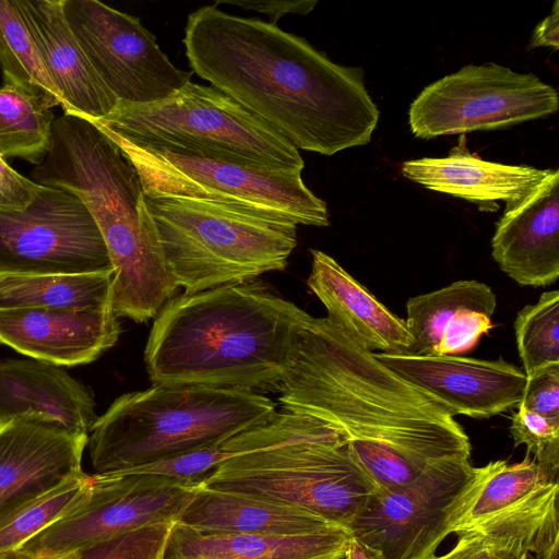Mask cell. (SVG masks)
<instances>
[{
	"label": "cell",
	"instance_id": "cell-1",
	"mask_svg": "<svg viewBox=\"0 0 559 559\" xmlns=\"http://www.w3.org/2000/svg\"><path fill=\"white\" fill-rule=\"evenodd\" d=\"M273 389L282 409L338 428L378 489L408 485L449 461L471 460L469 439L442 403L326 318L307 314Z\"/></svg>",
	"mask_w": 559,
	"mask_h": 559
},
{
	"label": "cell",
	"instance_id": "cell-2",
	"mask_svg": "<svg viewBox=\"0 0 559 559\" xmlns=\"http://www.w3.org/2000/svg\"><path fill=\"white\" fill-rule=\"evenodd\" d=\"M182 43L194 73L297 150L331 156L370 142L379 110L361 71L305 38L205 5L189 14Z\"/></svg>",
	"mask_w": 559,
	"mask_h": 559
},
{
	"label": "cell",
	"instance_id": "cell-3",
	"mask_svg": "<svg viewBox=\"0 0 559 559\" xmlns=\"http://www.w3.org/2000/svg\"><path fill=\"white\" fill-rule=\"evenodd\" d=\"M307 314L257 284L182 294L162 308L150 331L148 377L153 384L273 389Z\"/></svg>",
	"mask_w": 559,
	"mask_h": 559
},
{
	"label": "cell",
	"instance_id": "cell-4",
	"mask_svg": "<svg viewBox=\"0 0 559 559\" xmlns=\"http://www.w3.org/2000/svg\"><path fill=\"white\" fill-rule=\"evenodd\" d=\"M51 131L49 151L31 171L32 180L68 190L84 202L109 254L116 317L148 321L178 286L166 269L135 167L84 117L62 114Z\"/></svg>",
	"mask_w": 559,
	"mask_h": 559
},
{
	"label": "cell",
	"instance_id": "cell-5",
	"mask_svg": "<svg viewBox=\"0 0 559 559\" xmlns=\"http://www.w3.org/2000/svg\"><path fill=\"white\" fill-rule=\"evenodd\" d=\"M238 437L241 451L201 487L305 510L348 531L377 490L343 432L319 418L276 411Z\"/></svg>",
	"mask_w": 559,
	"mask_h": 559
},
{
	"label": "cell",
	"instance_id": "cell-6",
	"mask_svg": "<svg viewBox=\"0 0 559 559\" xmlns=\"http://www.w3.org/2000/svg\"><path fill=\"white\" fill-rule=\"evenodd\" d=\"M254 391L191 384H153L117 397L88 435L94 474L146 465L252 428L276 413Z\"/></svg>",
	"mask_w": 559,
	"mask_h": 559
},
{
	"label": "cell",
	"instance_id": "cell-7",
	"mask_svg": "<svg viewBox=\"0 0 559 559\" xmlns=\"http://www.w3.org/2000/svg\"><path fill=\"white\" fill-rule=\"evenodd\" d=\"M93 122L142 147L266 170L305 167L299 151L273 128L221 91L191 81L158 102L118 100Z\"/></svg>",
	"mask_w": 559,
	"mask_h": 559
},
{
	"label": "cell",
	"instance_id": "cell-8",
	"mask_svg": "<svg viewBox=\"0 0 559 559\" xmlns=\"http://www.w3.org/2000/svg\"><path fill=\"white\" fill-rule=\"evenodd\" d=\"M167 271L183 294H195L286 267L297 225L210 202L147 198Z\"/></svg>",
	"mask_w": 559,
	"mask_h": 559
},
{
	"label": "cell",
	"instance_id": "cell-9",
	"mask_svg": "<svg viewBox=\"0 0 559 559\" xmlns=\"http://www.w3.org/2000/svg\"><path fill=\"white\" fill-rule=\"evenodd\" d=\"M106 134L135 167L147 198L204 201L296 225L330 224L325 202L304 183L301 171L266 170L187 156L142 147Z\"/></svg>",
	"mask_w": 559,
	"mask_h": 559
},
{
	"label": "cell",
	"instance_id": "cell-10",
	"mask_svg": "<svg viewBox=\"0 0 559 559\" xmlns=\"http://www.w3.org/2000/svg\"><path fill=\"white\" fill-rule=\"evenodd\" d=\"M558 93L533 73L492 62L467 64L426 86L413 100L416 138L508 128L558 110Z\"/></svg>",
	"mask_w": 559,
	"mask_h": 559
},
{
	"label": "cell",
	"instance_id": "cell-11",
	"mask_svg": "<svg viewBox=\"0 0 559 559\" xmlns=\"http://www.w3.org/2000/svg\"><path fill=\"white\" fill-rule=\"evenodd\" d=\"M198 487L129 471L93 474L87 500L16 552L25 559H52L142 527L174 524Z\"/></svg>",
	"mask_w": 559,
	"mask_h": 559
},
{
	"label": "cell",
	"instance_id": "cell-12",
	"mask_svg": "<svg viewBox=\"0 0 559 559\" xmlns=\"http://www.w3.org/2000/svg\"><path fill=\"white\" fill-rule=\"evenodd\" d=\"M103 236L84 202L40 186L24 209H0V273L87 274L111 271Z\"/></svg>",
	"mask_w": 559,
	"mask_h": 559
},
{
	"label": "cell",
	"instance_id": "cell-13",
	"mask_svg": "<svg viewBox=\"0 0 559 559\" xmlns=\"http://www.w3.org/2000/svg\"><path fill=\"white\" fill-rule=\"evenodd\" d=\"M66 21L90 64L117 100L148 104L183 87L176 68L135 16L97 0H62Z\"/></svg>",
	"mask_w": 559,
	"mask_h": 559
},
{
	"label": "cell",
	"instance_id": "cell-14",
	"mask_svg": "<svg viewBox=\"0 0 559 559\" xmlns=\"http://www.w3.org/2000/svg\"><path fill=\"white\" fill-rule=\"evenodd\" d=\"M475 472L471 460H455L435 466L408 485L377 488L349 532L385 559H429L450 534L453 512Z\"/></svg>",
	"mask_w": 559,
	"mask_h": 559
},
{
	"label": "cell",
	"instance_id": "cell-15",
	"mask_svg": "<svg viewBox=\"0 0 559 559\" xmlns=\"http://www.w3.org/2000/svg\"><path fill=\"white\" fill-rule=\"evenodd\" d=\"M88 436L35 413L0 425V520L83 473Z\"/></svg>",
	"mask_w": 559,
	"mask_h": 559
},
{
	"label": "cell",
	"instance_id": "cell-16",
	"mask_svg": "<svg viewBox=\"0 0 559 559\" xmlns=\"http://www.w3.org/2000/svg\"><path fill=\"white\" fill-rule=\"evenodd\" d=\"M376 358L454 415L489 418L518 407L526 374L502 360L376 353Z\"/></svg>",
	"mask_w": 559,
	"mask_h": 559
},
{
	"label": "cell",
	"instance_id": "cell-17",
	"mask_svg": "<svg viewBox=\"0 0 559 559\" xmlns=\"http://www.w3.org/2000/svg\"><path fill=\"white\" fill-rule=\"evenodd\" d=\"M500 269L522 286H547L559 277V171L506 203L491 239Z\"/></svg>",
	"mask_w": 559,
	"mask_h": 559
},
{
	"label": "cell",
	"instance_id": "cell-18",
	"mask_svg": "<svg viewBox=\"0 0 559 559\" xmlns=\"http://www.w3.org/2000/svg\"><path fill=\"white\" fill-rule=\"evenodd\" d=\"M120 324L112 307L0 310V342L59 367L85 365L112 347Z\"/></svg>",
	"mask_w": 559,
	"mask_h": 559
},
{
	"label": "cell",
	"instance_id": "cell-19",
	"mask_svg": "<svg viewBox=\"0 0 559 559\" xmlns=\"http://www.w3.org/2000/svg\"><path fill=\"white\" fill-rule=\"evenodd\" d=\"M49 78L61 96L63 114L96 121L118 100L90 64L63 11L62 0H15Z\"/></svg>",
	"mask_w": 559,
	"mask_h": 559
},
{
	"label": "cell",
	"instance_id": "cell-20",
	"mask_svg": "<svg viewBox=\"0 0 559 559\" xmlns=\"http://www.w3.org/2000/svg\"><path fill=\"white\" fill-rule=\"evenodd\" d=\"M496 295L485 283L464 280L418 295L406 304L414 355H455L472 349L491 328Z\"/></svg>",
	"mask_w": 559,
	"mask_h": 559
},
{
	"label": "cell",
	"instance_id": "cell-21",
	"mask_svg": "<svg viewBox=\"0 0 559 559\" xmlns=\"http://www.w3.org/2000/svg\"><path fill=\"white\" fill-rule=\"evenodd\" d=\"M311 254L307 285L325 307L332 324L372 353H412L414 340L405 320L391 312L332 257L316 249Z\"/></svg>",
	"mask_w": 559,
	"mask_h": 559
},
{
	"label": "cell",
	"instance_id": "cell-22",
	"mask_svg": "<svg viewBox=\"0 0 559 559\" xmlns=\"http://www.w3.org/2000/svg\"><path fill=\"white\" fill-rule=\"evenodd\" d=\"M559 484L524 502L456 532L440 559H559Z\"/></svg>",
	"mask_w": 559,
	"mask_h": 559
},
{
	"label": "cell",
	"instance_id": "cell-23",
	"mask_svg": "<svg viewBox=\"0 0 559 559\" xmlns=\"http://www.w3.org/2000/svg\"><path fill=\"white\" fill-rule=\"evenodd\" d=\"M35 413L88 436L96 420L91 391L62 367L37 359L0 361V425Z\"/></svg>",
	"mask_w": 559,
	"mask_h": 559
},
{
	"label": "cell",
	"instance_id": "cell-24",
	"mask_svg": "<svg viewBox=\"0 0 559 559\" xmlns=\"http://www.w3.org/2000/svg\"><path fill=\"white\" fill-rule=\"evenodd\" d=\"M177 522L202 534L294 536L343 527L305 510L201 486Z\"/></svg>",
	"mask_w": 559,
	"mask_h": 559
},
{
	"label": "cell",
	"instance_id": "cell-25",
	"mask_svg": "<svg viewBox=\"0 0 559 559\" xmlns=\"http://www.w3.org/2000/svg\"><path fill=\"white\" fill-rule=\"evenodd\" d=\"M350 537L344 527L294 536L202 534L175 522L160 559H337Z\"/></svg>",
	"mask_w": 559,
	"mask_h": 559
},
{
	"label": "cell",
	"instance_id": "cell-26",
	"mask_svg": "<svg viewBox=\"0 0 559 559\" xmlns=\"http://www.w3.org/2000/svg\"><path fill=\"white\" fill-rule=\"evenodd\" d=\"M401 170L404 177L429 190L478 204L518 200L547 171L487 162L463 152L406 160Z\"/></svg>",
	"mask_w": 559,
	"mask_h": 559
},
{
	"label": "cell",
	"instance_id": "cell-27",
	"mask_svg": "<svg viewBox=\"0 0 559 559\" xmlns=\"http://www.w3.org/2000/svg\"><path fill=\"white\" fill-rule=\"evenodd\" d=\"M556 483L558 475L530 454L519 463L498 460L476 467L471 487L453 512L449 532L455 534L507 511Z\"/></svg>",
	"mask_w": 559,
	"mask_h": 559
},
{
	"label": "cell",
	"instance_id": "cell-28",
	"mask_svg": "<svg viewBox=\"0 0 559 559\" xmlns=\"http://www.w3.org/2000/svg\"><path fill=\"white\" fill-rule=\"evenodd\" d=\"M112 270L87 274L0 273V310L112 307Z\"/></svg>",
	"mask_w": 559,
	"mask_h": 559
},
{
	"label": "cell",
	"instance_id": "cell-29",
	"mask_svg": "<svg viewBox=\"0 0 559 559\" xmlns=\"http://www.w3.org/2000/svg\"><path fill=\"white\" fill-rule=\"evenodd\" d=\"M0 67L3 84L24 90L48 108L62 100L25 26L15 0H0Z\"/></svg>",
	"mask_w": 559,
	"mask_h": 559
},
{
	"label": "cell",
	"instance_id": "cell-30",
	"mask_svg": "<svg viewBox=\"0 0 559 559\" xmlns=\"http://www.w3.org/2000/svg\"><path fill=\"white\" fill-rule=\"evenodd\" d=\"M55 118L51 108L24 90L0 86V155L41 164L50 147Z\"/></svg>",
	"mask_w": 559,
	"mask_h": 559
},
{
	"label": "cell",
	"instance_id": "cell-31",
	"mask_svg": "<svg viewBox=\"0 0 559 559\" xmlns=\"http://www.w3.org/2000/svg\"><path fill=\"white\" fill-rule=\"evenodd\" d=\"M92 475H75L0 520V555L16 550L44 528L81 507L88 498Z\"/></svg>",
	"mask_w": 559,
	"mask_h": 559
},
{
	"label": "cell",
	"instance_id": "cell-32",
	"mask_svg": "<svg viewBox=\"0 0 559 559\" xmlns=\"http://www.w3.org/2000/svg\"><path fill=\"white\" fill-rule=\"evenodd\" d=\"M514 330L526 376L559 364V292H545L536 304L525 306L515 318Z\"/></svg>",
	"mask_w": 559,
	"mask_h": 559
},
{
	"label": "cell",
	"instance_id": "cell-33",
	"mask_svg": "<svg viewBox=\"0 0 559 559\" xmlns=\"http://www.w3.org/2000/svg\"><path fill=\"white\" fill-rule=\"evenodd\" d=\"M171 524L142 527L68 554V559H160Z\"/></svg>",
	"mask_w": 559,
	"mask_h": 559
},
{
	"label": "cell",
	"instance_id": "cell-34",
	"mask_svg": "<svg viewBox=\"0 0 559 559\" xmlns=\"http://www.w3.org/2000/svg\"><path fill=\"white\" fill-rule=\"evenodd\" d=\"M510 432L515 447L524 444L527 454L540 466L558 475L559 423L518 406L511 419Z\"/></svg>",
	"mask_w": 559,
	"mask_h": 559
},
{
	"label": "cell",
	"instance_id": "cell-35",
	"mask_svg": "<svg viewBox=\"0 0 559 559\" xmlns=\"http://www.w3.org/2000/svg\"><path fill=\"white\" fill-rule=\"evenodd\" d=\"M519 406L559 423V364L526 376Z\"/></svg>",
	"mask_w": 559,
	"mask_h": 559
},
{
	"label": "cell",
	"instance_id": "cell-36",
	"mask_svg": "<svg viewBox=\"0 0 559 559\" xmlns=\"http://www.w3.org/2000/svg\"><path fill=\"white\" fill-rule=\"evenodd\" d=\"M39 189L40 185L15 171L0 155V209H24Z\"/></svg>",
	"mask_w": 559,
	"mask_h": 559
},
{
	"label": "cell",
	"instance_id": "cell-37",
	"mask_svg": "<svg viewBox=\"0 0 559 559\" xmlns=\"http://www.w3.org/2000/svg\"><path fill=\"white\" fill-rule=\"evenodd\" d=\"M216 3H233L247 10H254L272 17V23L286 14H307L316 5V0H219Z\"/></svg>",
	"mask_w": 559,
	"mask_h": 559
},
{
	"label": "cell",
	"instance_id": "cell-38",
	"mask_svg": "<svg viewBox=\"0 0 559 559\" xmlns=\"http://www.w3.org/2000/svg\"><path fill=\"white\" fill-rule=\"evenodd\" d=\"M558 0L554 2L552 11L547 15L533 32L530 46L551 47L555 50L559 47V14Z\"/></svg>",
	"mask_w": 559,
	"mask_h": 559
},
{
	"label": "cell",
	"instance_id": "cell-39",
	"mask_svg": "<svg viewBox=\"0 0 559 559\" xmlns=\"http://www.w3.org/2000/svg\"><path fill=\"white\" fill-rule=\"evenodd\" d=\"M344 559H385L381 551L352 536Z\"/></svg>",
	"mask_w": 559,
	"mask_h": 559
},
{
	"label": "cell",
	"instance_id": "cell-40",
	"mask_svg": "<svg viewBox=\"0 0 559 559\" xmlns=\"http://www.w3.org/2000/svg\"><path fill=\"white\" fill-rule=\"evenodd\" d=\"M0 559H24V557H22L17 552H9V554L0 555Z\"/></svg>",
	"mask_w": 559,
	"mask_h": 559
},
{
	"label": "cell",
	"instance_id": "cell-41",
	"mask_svg": "<svg viewBox=\"0 0 559 559\" xmlns=\"http://www.w3.org/2000/svg\"><path fill=\"white\" fill-rule=\"evenodd\" d=\"M52 559H68V556H62V557H57V558H52Z\"/></svg>",
	"mask_w": 559,
	"mask_h": 559
},
{
	"label": "cell",
	"instance_id": "cell-42",
	"mask_svg": "<svg viewBox=\"0 0 559 559\" xmlns=\"http://www.w3.org/2000/svg\"><path fill=\"white\" fill-rule=\"evenodd\" d=\"M429 559H440V556L439 557L438 556H433V557H431Z\"/></svg>",
	"mask_w": 559,
	"mask_h": 559
},
{
	"label": "cell",
	"instance_id": "cell-43",
	"mask_svg": "<svg viewBox=\"0 0 559 559\" xmlns=\"http://www.w3.org/2000/svg\"><path fill=\"white\" fill-rule=\"evenodd\" d=\"M337 559H344V555L342 557L337 558Z\"/></svg>",
	"mask_w": 559,
	"mask_h": 559
},
{
	"label": "cell",
	"instance_id": "cell-44",
	"mask_svg": "<svg viewBox=\"0 0 559 559\" xmlns=\"http://www.w3.org/2000/svg\"><path fill=\"white\" fill-rule=\"evenodd\" d=\"M342 557V556H341Z\"/></svg>",
	"mask_w": 559,
	"mask_h": 559
}]
</instances>
